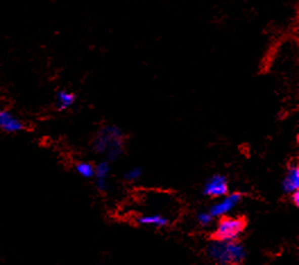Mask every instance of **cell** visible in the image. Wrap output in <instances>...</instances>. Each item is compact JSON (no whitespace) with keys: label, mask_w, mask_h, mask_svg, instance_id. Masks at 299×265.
<instances>
[{"label":"cell","mask_w":299,"mask_h":265,"mask_svg":"<svg viewBox=\"0 0 299 265\" xmlns=\"http://www.w3.org/2000/svg\"><path fill=\"white\" fill-rule=\"evenodd\" d=\"M207 255L219 265H238L246 257L244 246L237 241L215 240L207 246Z\"/></svg>","instance_id":"2"},{"label":"cell","mask_w":299,"mask_h":265,"mask_svg":"<svg viewBox=\"0 0 299 265\" xmlns=\"http://www.w3.org/2000/svg\"><path fill=\"white\" fill-rule=\"evenodd\" d=\"M212 219H213V216L208 212H202L197 215L198 224L201 226H203V227H206L208 225H211Z\"/></svg>","instance_id":"13"},{"label":"cell","mask_w":299,"mask_h":265,"mask_svg":"<svg viewBox=\"0 0 299 265\" xmlns=\"http://www.w3.org/2000/svg\"><path fill=\"white\" fill-rule=\"evenodd\" d=\"M142 174H143V169L141 167H134L127 170L124 177L127 182H136L142 177Z\"/></svg>","instance_id":"12"},{"label":"cell","mask_w":299,"mask_h":265,"mask_svg":"<svg viewBox=\"0 0 299 265\" xmlns=\"http://www.w3.org/2000/svg\"><path fill=\"white\" fill-rule=\"evenodd\" d=\"M75 170L80 177L85 179L94 178V170H96V165L92 163L87 162V161H80L75 164Z\"/></svg>","instance_id":"11"},{"label":"cell","mask_w":299,"mask_h":265,"mask_svg":"<svg viewBox=\"0 0 299 265\" xmlns=\"http://www.w3.org/2000/svg\"><path fill=\"white\" fill-rule=\"evenodd\" d=\"M136 222L142 226H152V227H164L168 225V219L160 214H149L136 217Z\"/></svg>","instance_id":"10"},{"label":"cell","mask_w":299,"mask_h":265,"mask_svg":"<svg viewBox=\"0 0 299 265\" xmlns=\"http://www.w3.org/2000/svg\"><path fill=\"white\" fill-rule=\"evenodd\" d=\"M241 200V194L239 193H232L229 195H226L221 197L219 202L213 204L210 209V214L212 216H222L229 213L234 207L238 204Z\"/></svg>","instance_id":"6"},{"label":"cell","mask_w":299,"mask_h":265,"mask_svg":"<svg viewBox=\"0 0 299 265\" xmlns=\"http://www.w3.org/2000/svg\"><path fill=\"white\" fill-rule=\"evenodd\" d=\"M229 187H228L227 178L222 174H213L204 184L203 194L205 196L221 198L228 195Z\"/></svg>","instance_id":"4"},{"label":"cell","mask_w":299,"mask_h":265,"mask_svg":"<svg viewBox=\"0 0 299 265\" xmlns=\"http://www.w3.org/2000/svg\"><path fill=\"white\" fill-rule=\"evenodd\" d=\"M125 135L116 125H104L93 136L91 146L94 152L106 155L108 162L116 161L124 152Z\"/></svg>","instance_id":"1"},{"label":"cell","mask_w":299,"mask_h":265,"mask_svg":"<svg viewBox=\"0 0 299 265\" xmlns=\"http://www.w3.org/2000/svg\"><path fill=\"white\" fill-rule=\"evenodd\" d=\"M299 188V169L297 164H290L282 181V191L286 194H292Z\"/></svg>","instance_id":"8"},{"label":"cell","mask_w":299,"mask_h":265,"mask_svg":"<svg viewBox=\"0 0 299 265\" xmlns=\"http://www.w3.org/2000/svg\"><path fill=\"white\" fill-rule=\"evenodd\" d=\"M245 225V220L241 219V217H222L217 226L215 238L217 240L235 241L243 234Z\"/></svg>","instance_id":"3"},{"label":"cell","mask_w":299,"mask_h":265,"mask_svg":"<svg viewBox=\"0 0 299 265\" xmlns=\"http://www.w3.org/2000/svg\"><path fill=\"white\" fill-rule=\"evenodd\" d=\"M26 125L20 117L8 109H0V130L8 134H16L25 130Z\"/></svg>","instance_id":"5"},{"label":"cell","mask_w":299,"mask_h":265,"mask_svg":"<svg viewBox=\"0 0 299 265\" xmlns=\"http://www.w3.org/2000/svg\"><path fill=\"white\" fill-rule=\"evenodd\" d=\"M76 102V94L68 90L61 89L56 92L55 97V106L56 109L59 111L68 110L72 108Z\"/></svg>","instance_id":"9"},{"label":"cell","mask_w":299,"mask_h":265,"mask_svg":"<svg viewBox=\"0 0 299 265\" xmlns=\"http://www.w3.org/2000/svg\"><path fill=\"white\" fill-rule=\"evenodd\" d=\"M290 196H291V200H292L293 204H295L296 206H298V204H299V192L298 191L293 192L292 194H290Z\"/></svg>","instance_id":"14"},{"label":"cell","mask_w":299,"mask_h":265,"mask_svg":"<svg viewBox=\"0 0 299 265\" xmlns=\"http://www.w3.org/2000/svg\"><path fill=\"white\" fill-rule=\"evenodd\" d=\"M111 167L108 161H101L96 165L94 170V179H96V186L99 192L104 193L109 189L108 178L110 177Z\"/></svg>","instance_id":"7"}]
</instances>
